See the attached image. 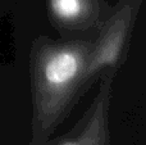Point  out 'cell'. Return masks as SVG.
Segmentation results:
<instances>
[{"label": "cell", "instance_id": "cell-1", "mask_svg": "<svg viewBox=\"0 0 146 145\" xmlns=\"http://www.w3.org/2000/svg\"><path fill=\"white\" fill-rule=\"evenodd\" d=\"M94 43L88 39L38 35L31 43V138L27 145H48L85 95L83 78Z\"/></svg>", "mask_w": 146, "mask_h": 145}, {"label": "cell", "instance_id": "cell-3", "mask_svg": "<svg viewBox=\"0 0 146 145\" xmlns=\"http://www.w3.org/2000/svg\"><path fill=\"white\" fill-rule=\"evenodd\" d=\"M46 10L62 37L94 40L111 5L106 0H46Z\"/></svg>", "mask_w": 146, "mask_h": 145}, {"label": "cell", "instance_id": "cell-4", "mask_svg": "<svg viewBox=\"0 0 146 145\" xmlns=\"http://www.w3.org/2000/svg\"><path fill=\"white\" fill-rule=\"evenodd\" d=\"M117 73L106 72L99 78V89L88 108L64 135L50 139L48 145H110L109 109Z\"/></svg>", "mask_w": 146, "mask_h": 145}, {"label": "cell", "instance_id": "cell-2", "mask_svg": "<svg viewBox=\"0 0 146 145\" xmlns=\"http://www.w3.org/2000/svg\"><path fill=\"white\" fill-rule=\"evenodd\" d=\"M142 1L144 0H118L115 7H111L110 14L101 23L92 40L94 46L83 78L85 94L104 73H118L126 63Z\"/></svg>", "mask_w": 146, "mask_h": 145}]
</instances>
